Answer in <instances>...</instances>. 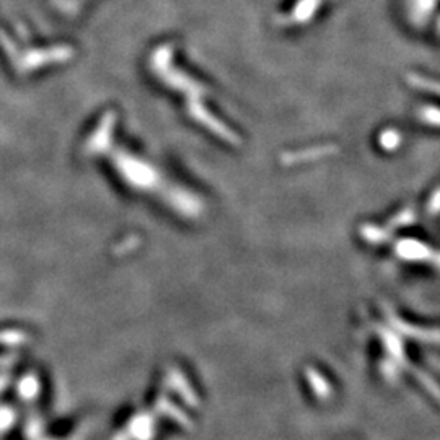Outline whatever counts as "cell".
<instances>
[{"instance_id":"cell-1","label":"cell","mask_w":440,"mask_h":440,"mask_svg":"<svg viewBox=\"0 0 440 440\" xmlns=\"http://www.w3.org/2000/svg\"><path fill=\"white\" fill-rule=\"evenodd\" d=\"M439 0H406V10L414 25H426L430 20Z\"/></svg>"},{"instance_id":"cell-2","label":"cell","mask_w":440,"mask_h":440,"mask_svg":"<svg viewBox=\"0 0 440 440\" xmlns=\"http://www.w3.org/2000/svg\"><path fill=\"white\" fill-rule=\"evenodd\" d=\"M406 82L414 88H419L422 92L432 93V95L440 96V82H437V80L427 79V77L419 74H408L406 75Z\"/></svg>"},{"instance_id":"cell-3","label":"cell","mask_w":440,"mask_h":440,"mask_svg":"<svg viewBox=\"0 0 440 440\" xmlns=\"http://www.w3.org/2000/svg\"><path fill=\"white\" fill-rule=\"evenodd\" d=\"M401 134L396 129H385L380 134L378 142L380 147H383L385 151H395V148L400 147L401 144Z\"/></svg>"},{"instance_id":"cell-4","label":"cell","mask_w":440,"mask_h":440,"mask_svg":"<svg viewBox=\"0 0 440 440\" xmlns=\"http://www.w3.org/2000/svg\"><path fill=\"white\" fill-rule=\"evenodd\" d=\"M417 118L429 126L440 127V108H435V106H422L417 109Z\"/></svg>"},{"instance_id":"cell-5","label":"cell","mask_w":440,"mask_h":440,"mask_svg":"<svg viewBox=\"0 0 440 440\" xmlns=\"http://www.w3.org/2000/svg\"><path fill=\"white\" fill-rule=\"evenodd\" d=\"M429 209H430V212H437V211H440V191H439L437 194L434 196L432 200H430Z\"/></svg>"},{"instance_id":"cell-6","label":"cell","mask_w":440,"mask_h":440,"mask_svg":"<svg viewBox=\"0 0 440 440\" xmlns=\"http://www.w3.org/2000/svg\"><path fill=\"white\" fill-rule=\"evenodd\" d=\"M437 33L440 35V18H439V21H437Z\"/></svg>"}]
</instances>
